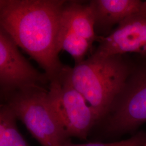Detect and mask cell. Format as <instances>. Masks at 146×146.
<instances>
[{
  "mask_svg": "<svg viewBox=\"0 0 146 146\" xmlns=\"http://www.w3.org/2000/svg\"><path fill=\"white\" fill-rule=\"evenodd\" d=\"M64 0H0V28L43 69L49 81L64 67L57 40Z\"/></svg>",
  "mask_w": 146,
  "mask_h": 146,
  "instance_id": "cell-1",
  "label": "cell"
},
{
  "mask_svg": "<svg viewBox=\"0 0 146 146\" xmlns=\"http://www.w3.org/2000/svg\"><path fill=\"white\" fill-rule=\"evenodd\" d=\"M62 73L83 95L100 121L125 88L130 68L122 55L103 58L90 55L73 68L66 66Z\"/></svg>",
  "mask_w": 146,
  "mask_h": 146,
  "instance_id": "cell-2",
  "label": "cell"
},
{
  "mask_svg": "<svg viewBox=\"0 0 146 146\" xmlns=\"http://www.w3.org/2000/svg\"><path fill=\"white\" fill-rule=\"evenodd\" d=\"M3 100L41 146H66L71 142L49 102L48 90H21Z\"/></svg>",
  "mask_w": 146,
  "mask_h": 146,
  "instance_id": "cell-3",
  "label": "cell"
},
{
  "mask_svg": "<svg viewBox=\"0 0 146 146\" xmlns=\"http://www.w3.org/2000/svg\"><path fill=\"white\" fill-rule=\"evenodd\" d=\"M49 102L64 130L70 138L86 140L94 125L100 122L93 109L62 73L50 82Z\"/></svg>",
  "mask_w": 146,
  "mask_h": 146,
  "instance_id": "cell-4",
  "label": "cell"
},
{
  "mask_svg": "<svg viewBox=\"0 0 146 146\" xmlns=\"http://www.w3.org/2000/svg\"><path fill=\"white\" fill-rule=\"evenodd\" d=\"M104 130L110 135L132 131L146 122V66L128 78L113 104Z\"/></svg>",
  "mask_w": 146,
  "mask_h": 146,
  "instance_id": "cell-5",
  "label": "cell"
},
{
  "mask_svg": "<svg viewBox=\"0 0 146 146\" xmlns=\"http://www.w3.org/2000/svg\"><path fill=\"white\" fill-rule=\"evenodd\" d=\"M9 35L0 28V88L3 100L17 91L43 87L49 80L20 52Z\"/></svg>",
  "mask_w": 146,
  "mask_h": 146,
  "instance_id": "cell-6",
  "label": "cell"
},
{
  "mask_svg": "<svg viewBox=\"0 0 146 146\" xmlns=\"http://www.w3.org/2000/svg\"><path fill=\"white\" fill-rule=\"evenodd\" d=\"M99 46L91 55L107 58L135 52L146 55V15L139 12L120 23L113 32L99 36Z\"/></svg>",
  "mask_w": 146,
  "mask_h": 146,
  "instance_id": "cell-7",
  "label": "cell"
},
{
  "mask_svg": "<svg viewBox=\"0 0 146 146\" xmlns=\"http://www.w3.org/2000/svg\"><path fill=\"white\" fill-rule=\"evenodd\" d=\"M95 16V31L104 34L130 16L139 13L143 1L140 0H93L90 1Z\"/></svg>",
  "mask_w": 146,
  "mask_h": 146,
  "instance_id": "cell-8",
  "label": "cell"
},
{
  "mask_svg": "<svg viewBox=\"0 0 146 146\" xmlns=\"http://www.w3.org/2000/svg\"><path fill=\"white\" fill-rule=\"evenodd\" d=\"M61 25L92 44L98 40L95 31V16L90 2L83 4L78 1H67L63 9Z\"/></svg>",
  "mask_w": 146,
  "mask_h": 146,
  "instance_id": "cell-9",
  "label": "cell"
},
{
  "mask_svg": "<svg viewBox=\"0 0 146 146\" xmlns=\"http://www.w3.org/2000/svg\"><path fill=\"white\" fill-rule=\"evenodd\" d=\"M93 44L85 38L61 25L57 40L58 52L61 50L69 53L74 58L75 64L82 62L86 58Z\"/></svg>",
  "mask_w": 146,
  "mask_h": 146,
  "instance_id": "cell-10",
  "label": "cell"
},
{
  "mask_svg": "<svg viewBox=\"0 0 146 146\" xmlns=\"http://www.w3.org/2000/svg\"><path fill=\"white\" fill-rule=\"evenodd\" d=\"M17 120L15 114L7 104H1L0 146H31L19 130Z\"/></svg>",
  "mask_w": 146,
  "mask_h": 146,
  "instance_id": "cell-11",
  "label": "cell"
},
{
  "mask_svg": "<svg viewBox=\"0 0 146 146\" xmlns=\"http://www.w3.org/2000/svg\"><path fill=\"white\" fill-rule=\"evenodd\" d=\"M146 143V133H140L122 141L108 143L89 142L81 144H74L70 142L66 146H143Z\"/></svg>",
  "mask_w": 146,
  "mask_h": 146,
  "instance_id": "cell-12",
  "label": "cell"
},
{
  "mask_svg": "<svg viewBox=\"0 0 146 146\" xmlns=\"http://www.w3.org/2000/svg\"><path fill=\"white\" fill-rule=\"evenodd\" d=\"M139 12L146 15V1L143 2L142 5L141 6V9H140V11Z\"/></svg>",
  "mask_w": 146,
  "mask_h": 146,
  "instance_id": "cell-13",
  "label": "cell"
},
{
  "mask_svg": "<svg viewBox=\"0 0 146 146\" xmlns=\"http://www.w3.org/2000/svg\"><path fill=\"white\" fill-rule=\"evenodd\" d=\"M145 146H146V143L145 144Z\"/></svg>",
  "mask_w": 146,
  "mask_h": 146,
  "instance_id": "cell-14",
  "label": "cell"
}]
</instances>
